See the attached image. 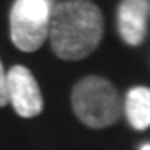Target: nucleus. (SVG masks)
Segmentation results:
<instances>
[{"label": "nucleus", "mask_w": 150, "mask_h": 150, "mask_svg": "<svg viewBox=\"0 0 150 150\" xmlns=\"http://www.w3.org/2000/svg\"><path fill=\"white\" fill-rule=\"evenodd\" d=\"M72 109L77 118L92 129H104L121 117V100L115 86L104 77L89 75L72 89Z\"/></svg>", "instance_id": "obj_2"}, {"label": "nucleus", "mask_w": 150, "mask_h": 150, "mask_svg": "<svg viewBox=\"0 0 150 150\" xmlns=\"http://www.w3.org/2000/svg\"><path fill=\"white\" fill-rule=\"evenodd\" d=\"M9 103L8 98V74L5 72L2 60H0V107Z\"/></svg>", "instance_id": "obj_7"}, {"label": "nucleus", "mask_w": 150, "mask_h": 150, "mask_svg": "<svg viewBox=\"0 0 150 150\" xmlns=\"http://www.w3.org/2000/svg\"><path fill=\"white\" fill-rule=\"evenodd\" d=\"M8 98L22 118H34L43 112V97L32 72L22 64L12 66L8 72Z\"/></svg>", "instance_id": "obj_4"}, {"label": "nucleus", "mask_w": 150, "mask_h": 150, "mask_svg": "<svg viewBox=\"0 0 150 150\" xmlns=\"http://www.w3.org/2000/svg\"><path fill=\"white\" fill-rule=\"evenodd\" d=\"M51 9L46 0H16L9 16L11 40L17 49L34 52L49 37Z\"/></svg>", "instance_id": "obj_3"}, {"label": "nucleus", "mask_w": 150, "mask_h": 150, "mask_svg": "<svg viewBox=\"0 0 150 150\" xmlns=\"http://www.w3.org/2000/svg\"><path fill=\"white\" fill-rule=\"evenodd\" d=\"M139 150H150V144H144V146H142Z\"/></svg>", "instance_id": "obj_8"}, {"label": "nucleus", "mask_w": 150, "mask_h": 150, "mask_svg": "<svg viewBox=\"0 0 150 150\" xmlns=\"http://www.w3.org/2000/svg\"><path fill=\"white\" fill-rule=\"evenodd\" d=\"M124 110L127 121L136 130L150 127V87L136 86L126 95Z\"/></svg>", "instance_id": "obj_6"}, {"label": "nucleus", "mask_w": 150, "mask_h": 150, "mask_svg": "<svg viewBox=\"0 0 150 150\" xmlns=\"http://www.w3.org/2000/svg\"><path fill=\"white\" fill-rule=\"evenodd\" d=\"M118 32L130 46L144 42L150 18V0H121L118 6Z\"/></svg>", "instance_id": "obj_5"}, {"label": "nucleus", "mask_w": 150, "mask_h": 150, "mask_svg": "<svg viewBox=\"0 0 150 150\" xmlns=\"http://www.w3.org/2000/svg\"><path fill=\"white\" fill-rule=\"evenodd\" d=\"M103 12L91 0H64L51 12L49 42L61 60H83L103 40Z\"/></svg>", "instance_id": "obj_1"}]
</instances>
